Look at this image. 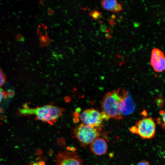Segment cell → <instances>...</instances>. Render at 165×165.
I'll use <instances>...</instances> for the list:
<instances>
[{
  "mask_svg": "<svg viewBox=\"0 0 165 165\" xmlns=\"http://www.w3.org/2000/svg\"><path fill=\"white\" fill-rule=\"evenodd\" d=\"M122 89L106 93L101 103V112L104 120L110 119L119 120L123 118Z\"/></svg>",
  "mask_w": 165,
  "mask_h": 165,
  "instance_id": "1",
  "label": "cell"
},
{
  "mask_svg": "<svg viewBox=\"0 0 165 165\" xmlns=\"http://www.w3.org/2000/svg\"><path fill=\"white\" fill-rule=\"evenodd\" d=\"M64 111L62 108L51 105L35 108L25 105L20 109V112L23 115L34 116L36 119L53 125L63 115Z\"/></svg>",
  "mask_w": 165,
  "mask_h": 165,
  "instance_id": "2",
  "label": "cell"
},
{
  "mask_svg": "<svg viewBox=\"0 0 165 165\" xmlns=\"http://www.w3.org/2000/svg\"><path fill=\"white\" fill-rule=\"evenodd\" d=\"M156 124L151 117H144L131 127L129 130L134 134L138 135L143 139L152 138L155 133Z\"/></svg>",
  "mask_w": 165,
  "mask_h": 165,
  "instance_id": "3",
  "label": "cell"
},
{
  "mask_svg": "<svg viewBox=\"0 0 165 165\" xmlns=\"http://www.w3.org/2000/svg\"><path fill=\"white\" fill-rule=\"evenodd\" d=\"M98 127L82 123L75 128L74 134L81 145L85 146L90 145L95 139L99 137L100 132Z\"/></svg>",
  "mask_w": 165,
  "mask_h": 165,
  "instance_id": "4",
  "label": "cell"
},
{
  "mask_svg": "<svg viewBox=\"0 0 165 165\" xmlns=\"http://www.w3.org/2000/svg\"><path fill=\"white\" fill-rule=\"evenodd\" d=\"M79 117L82 123L97 127H99L101 125L104 119L101 112L94 108L84 110Z\"/></svg>",
  "mask_w": 165,
  "mask_h": 165,
  "instance_id": "5",
  "label": "cell"
},
{
  "mask_svg": "<svg viewBox=\"0 0 165 165\" xmlns=\"http://www.w3.org/2000/svg\"><path fill=\"white\" fill-rule=\"evenodd\" d=\"M56 165H83L82 161L74 149L60 152L56 157Z\"/></svg>",
  "mask_w": 165,
  "mask_h": 165,
  "instance_id": "6",
  "label": "cell"
},
{
  "mask_svg": "<svg viewBox=\"0 0 165 165\" xmlns=\"http://www.w3.org/2000/svg\"><path fill=\"white\" fill-rule=\"evenodd\" d=\"M150 63L154 70L157 72L165 70V57L163 52L159 49H153L152 51Z\"/></svg>",
  "mask_w": 165,
  "mask_h": 165,
  "instance_id": "7",
  "label": "cell"
},
{
  "mask_svg": "<svg viewBox=\"0 0 165 165\" xmlns=\"http://www.w3.org/2000/svg\"><path fill=\"white\" fill-rule=\"evenodd\" d=\"M90 145L91 151L96 155L102 156L107 152V143L105 139L102 138H97Z\"/></svg>",
  "mask_w": 165,
  "mask_h": 165,
  "instance_id": "8",
  "label": "cell"
},
{
  "mask_svg": "<svg viewBox=\"0 0 165 165\" xmlns=\"http://www.w3.org/2000/svg\"><path fill=\"white\" fill-rule=\"evenodd\" d=\"M123 100L122 112L123 115L131 114L134 110L135 105L130 94L127 90L122 89Z\"/></svg>",
  "mask_w": 165,
  "mask_h": 165,
  "instance_id": "9",
  "label": "cell"
},
{
  "mask_svg": "<svg viewBox=\"0 0 165 165\" xmlns=\"http://www.w3.org/2000/svg\"><path fill=\"white\" fill-rule=\"evenodd\" d=\"M115 0H105L101 1V5L104 9L113 11L114 6L117 3Z\"/></svg>",
  "mask_w": 165,
  "mask_h": 165,
  "instance_id": "10",
  "label": "cell"
},
{
  "mask_svg": "<svg viewBox=\"0 0 165 165\" xmlns=\"http://www.w3.org/2000/svg\"><path fill=\"white\" fill-rule=\"evenodd\" d=\"M160 117L157 118V122L160 123L162 127L165 129V111L161 110L159 112Z\"/></svg>",
  "mask_w": 165,
  "mask_h": 165,
  "instance_id": "11",
  "label": "cell"
},
{
  "mask_svg": "<svg viewBox=\"0 0 165 165\" xmlns=\"http://www.w3.org/2000/svg\"><path fill=\"white\" fill-rule=\"evenodd\" d=\"M8 94L6 91L0 89V104L3 100L7 97ZM2 111V110L0 108V112H1Z\"/></svg>",
  "mask_w": 165,
  "mask_h": 165,
  "instance_id": "12",
  "label": "cell"
},
{
  "mask_svg": "<svg viewBox=\"0 0 165 165\" xmlns=\"http://www.w3.org/2000/svg\"><path fill=\"white\" fill-rule=\"evenodd\" d=\"M90 15L95 20L98 19L101 16V13L97 10H94L90 13Z\"/></svg>",
  "mask_w": 165,
  "mask_h": 165,
  "instance_id": "13",
  "label": "cell"
},
{
  "mask_svg": "<svg viewBox=\"0 0 165 165\" xmlns=\"http://www.w3.org/2000/svg\"><path fill=\"white\" fill-rule=\"evenodd\" d=\"M5 80V76L2 71L0 69V87L4 83Z\"/></svg>",
  "mask_w": 165,
  "mask_h": 165,
  "instance_id": "14",
  "label": "cell"
},
{
  "mask_svg": "<svg viewBox=\"0 0 165 165\" xmlns=\"http://www.w3.org/2000/svg\"><path fill=\"white\" fill-rule=\"evenodd\" d=\"M122 10V7L121 5L118 3H117L114 7L113 12H118Z\"/></svg>",
  "mask_w": 165,
  "mask_h": 165,
  "instance_id": "15",
  "label": "cell"
},
{
  "mask_svg": "<svg viewBox=\"0 0 165 165\" xmlns=\"http://www.w3.org/2000/svg\"><path fill=\"white\" fill-rule=\"evenodd\" d=\"M29 165H46L45 162L42 160L36 161L31 163Z\"/></svg>",
  "mask_w": 165,
  "mask_h": 165,
  "instance_id": "16",
  "label": "cell"
},
{
  "mask_svg": "<svg viewBox=\"0 0 165 165\" xmlns=\"http://www.w3.org/2000/svg\"><path fill=\"white\" fill-rule=\"evenodd\" d=\"M136 165H150V164L148 161L143 160L139 162Z\"/></svg>",
  "mask_w": 165,
  "mask_h": 165,
  "instance_id": "17",
  "label": "cell"
},
{
  "mask_svg": "<svg viewBox=\"0 0 165 165\" xmlns=\"http://www.w3.org/2000/svg\"><path fill=\"white\" fill-rule=\"evenodd\" d=\"M100 29L101 31L104 32L107 29L106 26L105 25H102L101 26Z\"/></svg>",
  "mask_w": 165,
  "mask_h": 165,
  "instance_id": "18",
  "label": "cell"
}]
</instances>
